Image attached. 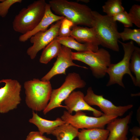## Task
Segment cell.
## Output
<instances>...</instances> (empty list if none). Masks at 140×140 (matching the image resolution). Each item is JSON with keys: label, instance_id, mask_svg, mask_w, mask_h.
I'll return each mask as SVG.
<instances>
[{"label": "cell", "instance_id": "cell-9", "mask_svg": "<svg viewBox=\"0 0 140 140\" xmlns=\"http://www.w3.org/2000/svg\"><path fill=\"white\" fill-rule=\"evenodd\" d=\"M5 83L0 88V113H5L16 109L20 103L21 86L17 80L3 79L0 83Z\"/></svg>", "mask_w": 140, "mask_h": 140}, {"label": "cell", "instance_id": "cell-10", "mask_svg": "<svg viewBox=\"0 0 140 140\" xmlns=\"http://www.w3.org/2000/svg\"><path fill=\"white\" fill-rule=\"evenodd\" d=\"M84 99L90 106H98L104 114L108 116H122L133 106L132 104L116 106L110 101L104 98L102 95L95 94L91 87L88 88Z\"/></svg>", "mask_w": 140, "mask_h": 140}, {"label": "cell", "instance_id": "cell-16", "mask_svg": "<svg viewBox=\"0 0 140 140\" xmlns=\"http://www.w3.org/2000/svg\"><path fill=\"white\" fill-rule=\"evenodd\" d=\"M71 36L81 43H90L98 46L100 45L92 27L74 26L71 29Z\"/></svg>", "mask_w": 140, "mask_h": 140}, {"label": "cell", "instance_id": "cell-23", "mask_svg": "<svg viewBox=\"0 0 140 140\" xmlns=\"http://www.w3.org/2000/svg\"><path fill=\"white\" fill-rule=\"evenodd\" d=\"M121 0H108L102 6L103 11L107 16L113 17L115 15L124 11L122 5Z\"/></svg>", "mask_w": 140, "mask_h": 140}, {"label": "cell", "instance_id": "cell-13", "mask_svg": "<svg viewBox=\"0 0 140 140\" xmlns=\"http://www.w3.org/2000/svg\"><path fill=\"white\" fill-rule=\"evenodd\" d=\"M84 95L79 90L73 91L64 100L65 108L68 112L72 114L73 112L83 110L92 112L95 117H100L103 114L101 111L89 105L84 99Z\"/></svg>", "mask_w": 140, "mask_h": 140}, {"label": "cell", "instance_id": "cell-27", "mask_svg": "<svg viewBox=\"0 0 140 140\" xmlns=\"http://www.w3.org/2000/svg\"><path fill=\"white\" fill-rule=\"evenodd\" d=\"M133 24L140 28V5L135 4L132 5L128 13Z\"/></svg>", "mask_w": 140, "mask_h": 140}, {"label": "cell", "instance_id": "cell-17", "mask_svg": "<svg viewBox=\"0 0 140 140\" xmlns=\"http://www.w3.org/2000/svg\"><path fill=\"white\" fill-rule=\"evenodd\" d=\"M32 116L29 120V122L36 126L39 131L42 134L46 133L51 134L53 131L58 126L66 123L60 118L54 120H50L40 117L37 113L32 111Z\"/></svg>", "mask_w": 140, "mask_h": 140}, {"label": "cell", "instance_id": "cell-1", "mask_svg": "<svg viewBox=\"0 0 140 140\" xmlns=\"http://www.w3.org/2000/svg\"><path fill=\"white\" fill-rule=\"evenodd\" d=\"M48 3L55 13L71 21L74 26L81 25L92 27L94 21L92 11L86 5L66 0H51Z\"/></svg>", "mask_w": 140, "mask_h": 140}, {"label": "cell", "instance_id": "cell-6", "mask_svg": "<svg viewBox=\"0 0 140 140\" xmlns=\"http://www.w3.org/2000/svg\"><path fill=\"white\" fill-rule=\"evenodd\" d=\"M86 85V82L81 79L79 74L74 72L69 73L59 88L52 90L49 102L43 111L44 114H46L55 108H65V106L61 105L62 102L75 89L84 88Z\"/></svg>", "mask_w": 140, "mask_h": 140}, {"label": "cell", "instance_id": "cell-29", "mask_svg": "<svg viewBox=\"0 0 140 140\" xmlns=\"http://www.w3.org/2000/svg\"><path fill=\"white\" fill-rule=\"evenodd\" d=\"M25 140H53L41 134L39 131H32L29 133Z\"/></svg>", "mask_w": 140, "mask_h": 140}, {"label": "cell", "instance_id": "cell-22", "mask_svg": "<svg viewBox=\"0 0 140 140\" xmlns=\"http://www.w3.org/2000/svg\"><path fill=\"white\" fill-rule=\"evenodd\" d=\"M130 68L135 77V86H140V48L135 46L130 59Z\"/></svg>", "mask_w": 140, "mask_h": 140}, {"label": "cell", "instance_id": "cell-12", "mask_svg": "<svg viewBox=\"0 0 140 140\" xmlns=\"http://www.w3.org/2000/svg\"><path fill=\"white\" fill-rule=\"evenodd\" d=\"M71 49L62 45L60 51L57 57L56 60L50 71L41 79L43 81H50L55 75L60 74H66V70L69 67L75 66L86 69V67L80 66L73 61Z\"/></svg>", "mask_w": 140, "mask_h": 140}, {"label": "cell", "instance_id": "cell-14", "mask_svg": "<svg viewBox=\"0 0 140 140\" xmlns=\"http://www.w3.org/2000/svg\"><path fill=\"white\" fill-rule=\"evenodd\" d=\"M132 113L122 118H117L108 124L107 130L109 132L107 140H127L128 124Z\"/></svg>", "mask_w": 140, "mask_h": 140}, {"label": "cell", "instance_id": "cell-33", "mask_svg": "<svg viewBox=\"0 0 140 140\" xmlns=\"http://www.w3.org/2000/svg\"><path fill=\"white\" fill-rule=\"evenodd\" d=\"M4 0H0V2H2Z\"/></svg>", "mask_w": 140, "mask_h": 140}, {"label": "cell", "instance_id": "cell-32", "mask_svg": "<svg viewBox=\"0 0 140 140\" xmlns=\"http://www.w3.org/2000/svg\"><path fill=\"white\" fill-rule=\"evenodd\" d=\"M79 1H80L85 3H88L90 1L89 0H79Z\"/></svg>", "mask_w": 140, "mask_h": 140}, {"label": "cell", "instance_id": "cell-3", "mask_svg": "<svg viewBox=\"0 0 140 140\" xmlns=\"http://www.w3.org/2000/svg\"><path fill=\"white\" fill-rule=\"evenodd\" d=\"M24 87L27 106L33 111H43L49 101L52 90L50 81L34 78L25 81Z\"/></svg>", "mask_w": 140, "mask_h": 140}, {"label": "cell", "instance_id": "cell-25", "mask_svg": "<svg viewBox=\"0 0 140 140\" xmlns=\"http://www.w3.org/2000/svg\"><path fill=\"white\" fill-rule=\"evenodd\" d=\"M74 26L72 22L66 18L62 20L59 28L58 37H67L71 36V28Z\"/></svg>", "mask_w": 140, "mask_h": 140}, {"label": "cell", "instance_id": "cell-31", "mask_svg": "<svg viewBox=\"0 0 140 140\" xmlns=\"http://www.w3.org/2000/svg\"><path fill=\"white\" fill-rule=\"evenodd\" d=\"M129 140H139L137 137L134 136H133L132 138Z\"/></svg>", "mask_w": 140, "mask_h": 140}, {"label": "cell", "instance_id": "cell-4", "mask_svg": "<svg viewBox=\"0 0 140 140\" xmlns=\"http://www.w3.org/2000/svg\"><path fill=\"white\" fill-rule=\"evenodd\" d=\"M46 4L44 0H38L22 9L12 22L14 30L23 34L33 30L43 17Z\"/></svg>", "mask_w": 140, "mask_h": 140}, {"label": "cell", "instance_id": "cell-21", "mask_svg": "<svg viewBox=\"0 0 140 140\" xmlns=\"http://www.w3.org/2000/svg\"><path fill=\"white\" fill-rule=\"evenodd\" d=\"M61 46L56 38L53 40L44 48L39 59L40 62L47 64L53 58L57 57Z\"/></svg>", "mask_w": 140, "mask_h": 140}, {"label": "cell", "instance_id": "cell-2", "mask_svg": "<svg viewBox=\"0 0 140 140\" xmlns=\"http://www.w3.org/2000/svg\"><path fill=\"white\" fill-rule=\"evenodd\" d=\"M94 21L92 27L100 45L114 51H119L118 41L120 39L116 22L112 17L103 15L92 11Z\"/></svg>", "mask_w": 140, "mask_h": 140}, {"label": "cell", "instance_id": "cell-18", "mask_svg": "<svg viewBox=\"0 0 140 140\" xmlns=\"http://www.w3.org/2000/svg\"><path fill=\"white\" fill-rule=\"evenodd\" d=\"M56 39L61 45L75 50L77 52H95L99 49L98 46L91 44L79 43L71 36L67 37L58 36Z\"/></svg>", "mask_w": 140, "mask_h": 140}, {"label": "cell", "instance_id": "cell-15", "mask_svg": "<svg viewBox=\"0 0 140 140\" xmlns=\"http://www.w3.org/2000/svg\"><path fill=\"white\" fill-rule=\"evenodd\" d=\"M64 18L54 13L51 11L49 4L47 3L44 14L39 23L31 31L20 35L19 38V41L22 42L26 41L37 33L45 31L48 27L53 23L62 20Z\"/></svg>", "mask_w": 140, "mask_h": 140}, {"label": "cell", "instance_id": "cell-5", "mask_svg": "<svg viewBox=\"0 0 140 140\" xmlns=\"http://www.w3.org/2000/svg\"><path fill=\"white\" fill-rule=\"evenodd\" d=\"M72 56L73 60L80 61L88 65L93 75L97 78L105 75L111 64L110 54L103 48L99 49L95 52H72Z\"/></svg>", "mask_w": 140, "mask_h": 140}, {"label": "cell", "instance_id": "cell-24", "mask_svg": "<svg viewBox=\"0 0 140 140\" xmlns=\"http://www.w3.org/2000/svg\"><path fill=\"white\" fill-rule=\"evenodd\" d=\"M120 38L123 41L130 40L135 41L140 46V29H132L124 27L122 32H119Z\"/></svg>", "mask_w": 140, "mask_h": 140}, {"label": "cell", "instance_id": "cell-20", "mask_svg": "<svg viewBox=\"0 0 140 140\" xmlns=\"http://www.w3.org/2000/svg\"><path fill=\"white\" fill-rule=\"evenodd\" d=\"M109 131L104 129H81L77 137L78 140H107Z\"/></svg>", "mask_w": 140, "mask_h": 140}, {"label": "cell", "instance_id": "cell-26", "mask_svg": "<svg viewBox=\"0 0 140 140\" xmlns=\"http://www.w3.org/2000/svg\"><path fill=\"white\" fill-rule=\"evenodd\" d=\"M112 18L114 21L122 23L125 27L132 26L133 24L129 13L125 10L115 15Z\"/></svg>", "mask_w": 140, "mask_h": 140}, {"label": "cell", "instance_id": "cell-28", "mask_svg": "<svg viewBox=\"0 0 140 140\" xmlns=\"http://www.w3.org/2000/svg\"><path fill=\"white\" fill-rule=\"evenodd\" d=\"M22 0H4L0 2V17L4 18L8 13L11 6L16 3H21Z\"/></svg>", "mask_w": 140, "mask_h": 140}, {"label": "cell", "instance_id": "cell-8", "mask_svg": "<svg viewBox=\"0 0 140 140\" xmlns=\"http://www.w3.org/2000/svg\"><path fill=\"white\" fill-rule=\"evenodd\" d=\"M117 117L115 116H108L104 114L99 117L90 116L82 111L76 112L73 115L64 111L61 118L66 123L79 129H104L106 125Z\"/></svg>", "mask_w": 140, "mask_h": 140}, {"label": "cell", "instance_id": "cell-7", "mask_svg": "<svg viewBox=\"0 0 140 140\" xmlns=\"http://www.w3.org/2000/svg\"><path fill=\"white\" fill-rule=\"evenodd\" d=\"M118 42L121 43L123 47L124 56L122 59L117 63H111L109 66L107 73L109 75V80L106 86H109L117 84L124 88L123 79L125 74H128L134 84L135 85V78L132 75L130 68L131 58L135 46L131 40L124 43L119 40Z\"/></svg>", "mask_w": 140, "mask_h": 140}, {"label": "cell", "instance_id": "cell-11", "mask_svg": "<svg viewBox=\"0 0 140 140\" xmlns=\"http://www.w3.org/2000/svg\"><path fill=\"white\" fill-rule=\"evenodd\" d=\"M63 19L51 25L49 29L44 31L39 32L30 38V42L33 45L27 49L26 53L31 59H34L39 51L58 36L59 28Z\"/></svg>", "mask_w": 140, "mask_h": 140}, {"label": "cell", "instance_id": "cell-19", "mask_svg": "<svg viewBox=\"0 0 140 140\" xmlns=\"http://www.w3.org/2000/svg\"><path fill=\"white\" fill-rule=\"evenodd\" d=\"M79 132V129L66 123L56 127L51 134L57 140H73L77 137Z\"/></svg>", "mask_w": 140, "mask_h": 140}, {"label": "cell", "instance_id": "cell-30", "mask_svg": "<svg viewBox=\"0 0 140 140\" xmlns=\"http://www.w3.org/2000/svg\"><path fill=\"white\" fill-rule=\"evenodd\" d=\"M130 131L133 135V136L137 137L140 136V128L138 127H135L130 130Z\"/></svg>", "mask_w": 140, "mask_h": 140}]
</instances>
